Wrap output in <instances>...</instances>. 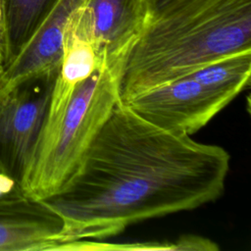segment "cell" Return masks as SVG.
<instances>
[{"label":"cell","instance_id":"1","mask_svg":"<svg viewBox=\"0 0 251 251\" xmlns=\"http://www.w3.org/2000/svg\"><path fill=\"white\" fill-rule=\"evenodd\" d=\"M229 161L223 147L160 127L120 101L74 173L41 200L63 221L57 250L217 200Z\"/></svg>","mask_w":251,"mask_h":251},{"label":"cell","instance_id":"12","mask_svg":"<svg viewBox=\"0 0 251 251\" xmlns=\"http://www.w3.org/2000/svg\"><path fill=\"white\" fill-rule=\"evenodd\" d=\"M25 196L20 182L11 176L0 173V202L9 201Z\"/></svg>","mask_w":251,"mask_h":251},{"label":"cell","instance_id":"8","mask_svg":"<svg viewBox=\"0 0 251 251\" xmlns=\"http://www.w3.org/2000/svg\"><path fill=\"white\" fill-rule=\"evenodd\" d=\"M103 61L104 59L98 56L72 16L67 25L63 57L47 112L61 111L69 103L76 87L87 79L103 64Z\"/></svg>","mask_w":251,"mask_h":251},{"label":"cell","instance_id":"6","mask_svg":"<svg viewBox=\"0 0 251 251\" xmlns=\"http://www.w3.org/2000/svg\"><path fill=\"white\" fill-rule=\"evenodd\" d=\"M73 18L98 56L116 63L126 62L149 12L146 0H85Z\"/></svg>","mask_w":251,"mask_h":251},{"label":"cell","instance_id":"2","mask_svg":"<svg viewBox=\"0 0 251 251\" xmlns=\"http://www.w3.org/2000/svg\"><path fill=\"white\" fill-rule=\"evenodd\" d=\"M251 51V0H179L148 19L123 69L120 98Z\"/></svg>","mask_w":251,"mask_h":251},{"label":"cell","instance_id":"4","mask_svg":"<svg viewBox=\"0 0 251 251\" xmlns=\"http://www.w3.org/2000/svg\"><path fill=\"white\" fill-rule=\"evenodd\" d=\"M56 75L26 80L0 96V173L19 182L40 133Z\"/></svg>","mask_w":251,"mask_h":251},{"label":"cell","instance_id":"3","mask_svg":"<svg viewBox=\"0 0 251 251\" xmlns=\"http://www.w3.org/2000/svg\"><path fill=\"white\" fill-rule=\"evenodd\" d=\"M125 62L103 64L75 90L69 103L46 113L21 178L24 194L43 200L56 193L74 173L115 106L121 101Z\"/></svg>","mask_w":251,"mask_h":251},{"label":"cell","instance_id":"15","mask_svg":"<svg viewBox=\"0 0 251 251\" xmlns=\"http://www.w3.org/2000/svg\"><path fill=\"white\" fill-rule=\"evenodd\" d=\"M1 24H2V7H1V3H0V36H1ZM2 40V38H1Z\"/></svg>","mask_w":251,"mask_h":251},{"label":"cell","instance_id":"9","mask_svg":"<svg viewBox=\"0 0 251 251\" xmlns=\"http://www.w3.org/2000/svg\"><path fill=\"white\" fill-rule=\"evenodd\" d=\"M57 2L58 0H0L4 64L18 53Z\"/></svg>","mask_w":251,"mask_h":251},{"label":"cell","instance_id":"14","mask_svg":"<svg viewBox=\"0 0 251 251\" xmlns=\"http://www.w3.org/2000/svg\"><path fill=\"white\" fill-rule=\"evenodd\" d=\"M4 52H3V46H2V40H1V36H0V69L1 67L4 65Z\"/></svg>","mask_w":251,"mask_h":251},{"label":"cell","instance_id":"11","mask_svg":"<svg viewBox=\"0 0 251 251\" xmlns=\"http://www.w3.org/2000/svg\"><path fill=\"white\" fill-rule=\"evenodd\" d=\"M176 250H216L218 246L211 240L196 236L182 235L175 241Z\"/></svg>","mask_w":251,"mask_h":251},{"label":"cell","instance_id":"5","mask_svg":"<svg viewBox=\"0 0 251 251\" xmlns=\"http://www.w3.org/2000/svg\"><path fill=\"white\" fill-rule=\"evenodd\" d=\"M231 100L230 96L187 75L123 103L160 127L191 135L204 127Z\"/></svg>","mask_w":251,"mask_h":251},{"label":"cell","instance_id":"7","mask_svg":"<svg viewBox=\"0 0 251 251\" xmlns=\"http://www.w3.org/2000/svg\"><path fill=\"white\" fill-rule=\"evenodd\" d=\"M62 231V219L41 200L0 202V251L57 250Z\"/></svg>","mask_w":251,"mask_h":251},{"label":"cell","instance_id":"13","mask_svg":"<svg viewBox=\"0 0 251 251\" xmlns=\"http://www.w3.org/2000/svg\"><path fill=\"white\" fill-rule=\"evenodd\" d=\"M178 1L179 0H146L149 18L160 14Z\"/></svg>","mask_w":251,"mask_h":251},{"label":"cell","instance_id":"10","mask_svg":"<svg viewBox=\"0 0 251 251\" xmlns=\"http://www.w3.org/2000/svg\"><path fill=\"white\" fill-rule=\"evenodd\" d=\"M251 51L235 53L215 61L189 75L200 83L235 98L249 84Z\"/></svg>","mask_w":251,"mask_h":251}]
</instances>
